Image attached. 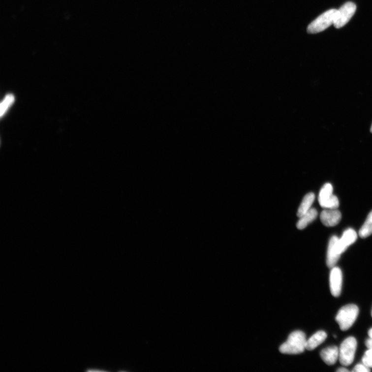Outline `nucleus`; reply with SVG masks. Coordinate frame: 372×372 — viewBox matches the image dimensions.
<instances>
[{"label":"nucleus","instance_id":"a211bd4d","mask_svg":"<svg viewBox=\"0 0 372 372\" xmlns=\"http://www.w3.org/2000/svg\"><path fill=\"white\" fill-rule=\"evenodd\" d=\"M355 372H370V368L367 367L365 364H359L357 365L352 371Z\"/></svg>","mask_w":372,"mask_h":372},{"label":"nucleus","instance_id":"1a4fd4ad","mask_svg":"<svg viewBox=\"0 0 372 372\" xmlns=\"http://www.w3.org/2000/svg\"><path fill=\"white\" fill-rule=\"evenodd\" d=\"M342 218V215L337 209H326L320 214V219L323 224L327 227L337 225Z\"/></svg>","mask_w":372,"mask_h":372},{"label":"nucleus","instance_id":"412c9836","mask_svg":"<svg viewBox=\"0 0 372 372\" xmlns=\"http://www.w3.org/2000/svg\"><path fill=\"white\" fill-rule=\"evenodd\" d=\"M368 334L370 338H372V328L369 330Z\"/></svg>","mask_w":372,"mask_h":372},{"label":"nucleus","instance_id":"7ed1b4c3","mask_svg":"<svg viewBox=\"0 0 372 372\" xmlns=\"http://www.w3.org/2000/svg\"><path fill=\"white\" fill-rule=\"evenodd\" d=\"M357 347L356 339L349 337L343 341L339 348V359L341 365L348 366L353 363Z\"/></svg>","mask_w":372,"mask_h":372},{"label":"nucleus","instance_id":"aec40b11","mask_svg":"<svg viewBox=\"0 0 372 372\" xmlns=\"http://www.w3.org/2000/svg\"><path fill=\"white\" fill-rule=\"evenodd\" d=\"M337 371L338 372H349V370L345 368H341L338 369Z\"/></svg>","mask_w":372,"mask_h":372},{"label":"nucleus","instance_id":"20e7f679","mask_svg":"<svg viewBox=\"0 0 372 372\" xmlns=\"http://www.w3.org/2000/svg\"><path fill=\"white\" fill-rule=\"evenodd\" d=\"M336 9L328 10L318 17L308 27L309 33L315 34L322 32L330 26L334 25Z\"/></svg>","mask_w":372,"mask_h":372},{"label":"nucleus","instance_id":"f03ea898","mask_svg":"<svg viewBox=\"0 0 372 372\" xmlns=\"http://www.w3.org/2000/svg\"><path fill=\"white\" fill-rule=\"evenodd\" d=\"M358 307L354 304L346 305L338 311L336 320L342 331L349 329L356 321L359 314Z\"/></svg>","mask_w":372,"mask_h":372},{"label":"nucleus","instance_id":"6ab92c4d","mask_svg":"<svg viewBox=\"0 0 372 372\" xmlns=\"http://www.w3.org/2000/svg\"><path fill=\"white\" fill-rule=\"evenodd\" d=\"M365 344L369 349L372 348V338L370 337V338L368 339L366 341Z\"/></svg>","mask_w":372,"mask_h":372},{"label":"nucleus","instance_id":"9b49d317","mask_svg":"<svg viewBox=\"0 0 372 372\" xmlns=\"http://www.w3.org/2000/svg\"><path fill=\"white\" fill-rule=\"evenodd\" d=\"M320 355L325 364L329 366L334 365L339 359V349L336 346H329L323 349Z\"/></svg>","mask_w":372,"mask_h":372},{"label":"nucleus","instance_id":"0eeeda50","mask_svg":"<svg viewBox=\"0 0 372 372\" xmlns=\"http://www.w3.org/2000/svg\"><path fill=\"white\" fill-rule=\"evenodd\" d=\"M332 269L329 278L330 291L334 297H338L342 291V273L339 267L335 266Z\"/></svg>","mask_w":372,"mask_h":372},{"label":"nucleus","instance_id":"6e6552de","mask_svg":"<svg viewBox=\"0 0 372 372\" xmlns=\"http://www.w3.org/2000/svg\"><path fill=\"white\" fill-rule=\"evenodd\" d=\"M357 239V234L353 229H348L345 230L342 237L337 240L336 242V248L338 252L340 254H342L344 252L347 248L354 244Z\"/></svg>","mask_w":372,"mask_h":372},{"label":"nucleus","instance_id":"9d476101","mask_svg":"<svg viewBox=\"0 0 372 372\" xmlns=\"http://www.w3.org/2000/svg\"><path fill=\"white\" fill-rule=\"evenodd\" d=\"M338 239L337 236H333L331 238L329 242L326 263L328 267L330 268H332L335 266L341 256L338 252L336 246Z\"/></svg>","mask_w":372,"mask_h":372},{"label":"nucleus","instance_id":"f3484780","mask_svg":"<svg viewBox=\"0 0 372 372\" xmlns=\"http://www.w3.org/2000/svg\"><path fill=\"white\" fill-rule=\"evenodd\" d=\"M363 363L368 368H372V348L369 349L362 359Z\"/></svg>","mask_w":372,"mask_h":372},{"label":"nucleus","instance_id":"4468645a","mask_svg":"<svg viewBox=\"0 0 372 372\" xmlns=\"http://www.w3.org/2000/svg\"><path fill=\"white\" fill-rule=\"evenodd\" d=\"M315 194L312 192L309 193L305 196L298 210L297 216L299 218L311 209V206L315 200Z\"/></svg>","mask_w":372,"mask_h":372},{"label":"nucleus","instance_id":"423d86ee","mask_svg":"<svg viewBox=\"0 0 372 372\" xmlns=\"http://www.w3.org/2000/svg\"><path fill=\"white\" fill-rule=\"evenodd\" d=\"M356 9L355 3L348 2L337 10L334 22L335 27L339 29L347 24L355 14Z\"/></svg>","mask_w":372,"mask_h":372},{"label":"nucleus","instance_id":"39448f33","mask_svg":"<svg viewBox=\"0 0 372 372\" xmlns=\"http://www.w3.org/2000/svg\"><path fill=\"white\" fill-rule=\"evenodd\" d=\"M318 202L322 208L337 209L339 206L338 198L333 194V187L330 183L325 184L320 189Z\"/></svg>","mask_w":372,"mask_h":372},{"label":"nucleus","instance_id":"5701e85b","mask_svg":"<svg viewBox=\"0 0 372 372\" xmlns=\"http://www.w3.org/2000/svg\"><path fill=\"white\" fill-rule=\"evenodd\" d=\"M371 314H372V313H371Z\"/></svg>","mask_w":372,"mask_h":372},{"label":"nucleus","instance_id":"f257e3e1","mask_svg":"<svg viewBox=\"0 0 372 372\" xmlns=\"http://www.w3.org/2000/svg\"><path fill=\"white\" fill-rule=\"evenodd\" d=\"M307 340L305 334L301 331H296L289 336L286 342L279 348L280 352L285 354L295 355L304 352L306 349Z\"/></svg>","mask_w":372,"mask_h":372},{"label":"nucleus","instance_id":"dca6fc26","mask_svg":"<svg viewBox=\"0 0 372 372\" xmlns=\"http://www.w3.org/2000/svg\"><path fill=\"white\" fill-rule=\"evenodd\" d=\"M15 100L14 96L12 94L7 95L1 104V117H3L8 109L13 104Z\"/></svg>","mask_w":372,"mask_h":372},{"label":"nucleus","instance_id":"ddd939ff","mask_svg":"<svg viewBox=\"0 0 372 372\" xmlns=\"http://www.w3.org/2000/svg\"><path fill=\"white\" fill-rule=\"evenodd\" d=\"M318 215L316 209L311 208L307 213L301 217L297 223V227L299 230H303L310 224L314 221Z\"/></svg>","mask_w":372,"mask_h":372},{"label":"nucleus","instance_id":"4be33fe9","mask_svg":"<svg viewBox=\"0 0 372 372\" xmlns=\"http://www.w3.org/2000/svg\"><path fill=\"white\" fill-rule=\"evenodd\" d=\"M371 132L372 133V125L371 127Z\"/></svg>","mask_w":372,"mask_h":372},{"label":"nucleus","instance_id":"f8f14e48","mask_svg":"<svg viewBox=\"0 0 372 372\" xmlns=\"http://www.w3.org/2000/svg\"><path fill=\"white\" fill-rule=\"evenodd\" d=\"M327 337V335L324 331H319V332L307 340L306 349L308 350L314 349L318 346L323 343Z\"/></svg>","mask_w":372,"mask_h":372},{"label":"nucleus","instance_id":"2eb2a0df","mask_svg":"<svg viewBox=\"0 0 372 372\" xmlns=\"http://www.w3.org/2000/svg\"><path fill=\"white\" fill-rule=\"evenodd\" d=\"M359 234L362 239H366L372 234V211L368 215L364 224L361 227Z\"/></svg>","mask_w":372,"mask_h":372}]
</instances>
